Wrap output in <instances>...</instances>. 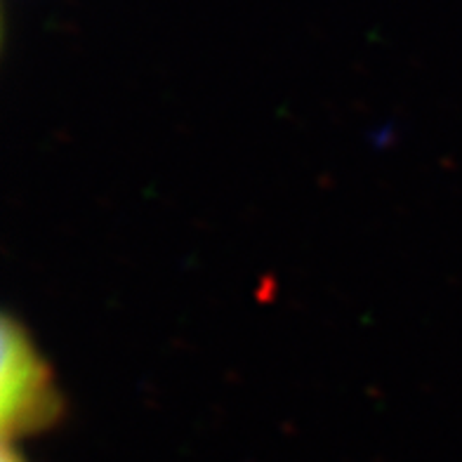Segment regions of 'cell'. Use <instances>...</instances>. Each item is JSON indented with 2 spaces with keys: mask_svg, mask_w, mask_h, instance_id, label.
Returning a JSON list of instances; mask_svg holds the SVG:
<instances>
[{
  "mask_svg": "<svg viewBox=\"0 0 462 462\" xmlns=\"http://www.w3.org/2000/svg\"><path fill=\"white\" fill-rule=\"evenodd\" d=\"M60 396L50 368L36 346L14 323L3 328V430L5 437H24L52 425L60 415Z\"/></svg>",
  "mask_w": 462,
  "mask_h": 462,
  "instance_id": "obj_1",
  "label": "cell"
},
{
  "mask_svg": "<svg viewBox=\"0 0 462 462\" xmlns=\"http://www.w3.org/2000/svg\"><path fill=\"white\" fill-rule=\"evenodd\" d=\"M3 462H24V457L19 456L17 450L10 448V444L5 446V453H3Z\"/></svg>",
  "mask_w": 462,
  "mask_h": 462,
  "instance_id": "obj_2",
  "label": "cell"
}]
</instances>
